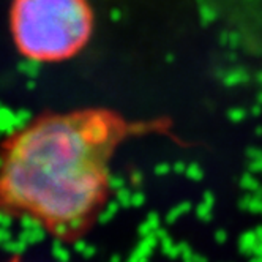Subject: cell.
Returning <instances> with one entry per match:
<instances>
[{
  "instance_id": "6da1fadb",
  "label": "cell",
  "mask_w": 262,
  "mask_h": 262,
  "mask_svg": "<svg viewBox=\"0 0 262 262\" xmlns=\"http://www.w3.org/2000/svg\"><path fill=\"white\" fill-rule=\"evenodd\" d=\"M171 131L167 117L133 119L107 106L40 112L0 141V220L30 221L74 245L111 199L120 147Z\"/></svg>"
},
{
  "instance_id": "7a4b0ae2",
  "label": "cell",
  "mask_w": 262,
  "mask_h": 262,
  "mask_svg": "<svg viewBox=\"0 0 262 262\" xmlns=\"http://www.w3.org/2000/svg\"><path fill=\"white\" fill-rule=\"evenodd\" d=\"M8 29L21 57L35 63H63L92 41L95 13L89 0H11Z\"/></svg>"
},
{
  "instance_id": "3957f363",
  "label": "cell",
  "mask_w": 262,
  "mask_h": 262,
  "mask_svg": "<svg viewBox=\"0 0 262 262\" xmlns=\"http://www.w3.org/2000/svg\"><path fill=\"white\" fill-rule=\"evenodd\" d=\"M5 262H29V260H24L19 254H13V256H10Z\"/></svg>"
}]
</instances>
